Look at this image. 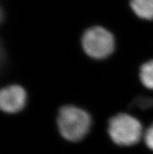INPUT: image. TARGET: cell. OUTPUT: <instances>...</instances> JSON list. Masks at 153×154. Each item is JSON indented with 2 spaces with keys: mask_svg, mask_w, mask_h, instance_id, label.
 <instances>
[{
  "mask_svg": "<svg viewBox=\"0 0 153 154\" xmlns=\"http://www.w3.org/2000/svg\"><path fill=\"white\" fill-rule=\"evenodd\" d=\"M144 137H145V143L148 148L153 150V124L146 130Z\"/></svg>",
  "mask_w": 153,
  "mask_h": 154,
  "instance_id": "cell-8",
  "label": "cell"
},
{
  "mask_svg": "<svg viewBox=\"0 0 153 154\" xmlns=\"http://www.w3.org/2000/svg\"><path fill=\"white\" fill-rule=\"evenodd\" d=\"M81 44L84 53L95 60L107 58L115 49V39L112 34L100 26L86 30L82 36Z\"/></svg>",
  "mask_w": 153,
  "mask_h": 154,
  "instance_id": "cell-3",
  "label": "cell"
},
{
  "mask_svg": "<svg viewBox=\"0 0 153 154\" xmlns=\"http://www.w3.org/2000/svg\"><path fill=\"white\" fill-rule=\"evenodd\" d=\"M139 78L145 88L153 90V60L145 63L140 67Z\"/></svg>",
  "mask_w": 153,
  "mask_h": 154,
  "instance_id": "cell-6",
  "label": "cell"
},
{
  "mask_svg": "<svg viewBox=\"0 0 153 154\" xmlns=\"http://www.w3.org/2000/svg\"><path fill=\"white\" fill-rule=\"evenodd\" d=\"M130 6L140 19L153 20V0H130Z\"/></svg>",
  "mask_w": 153,
  "mask_h": 154,
  "instance_id": "cell-5",
  "label": "cell"
},
{
  "mask_svg": "<svg viewBox=\"0 0 153 154\" xmlns=\"http://www.w3.org/2000/svg\"><path fill=\"white\" fill-rule=\"evenodd\" d=\"M56 121L61 136L72 143L82 140L89 132L91 126L89 113L81 108L72 105L60 108Z\"/></svg>",
  "mask_w": 153,
  "mask_h": 154,
  "instance_id": "cell-1",
  "label": "cell"
},
{
  "mask_svg": "<svg viewBox=\"0 0 153 154\" xmlns=\"http://www.w3.org/2000/svg\"><path fill=\"white\" fill-rule=\"evenodd\" d=\"M27 102V92L17 85L5 87L0 92V107L6 113H16L21 111Z\"/></svg>",
  "mask_w": 153,
  "mask_h": 154,
  "instance_id": "cell-4",
  "label": "cell"
},
{
  "mask_svg": "<svg viewBox=\"0 0 153 154\" xmlns=\"http://www.w3.org/2000/svg\"><path fill=\"white\" fill-rule=\"evenodd\" d=\"M132 106L137 107L142 110L149 109L153 108V98L138 97L132 103Z\"/></svg>",
  "mask_w": 153,
  "mask_h": 154,
  "instance_id": "cell-7",
  "label": "cell"
},
{
  "mask_svg": "<svg viewBox=\"0 0 153 154\" xmlns=\"http://www.w3.org/2000/svg\"><path fill=\"white\" fill-rule=\"evenodd\" d=\"M111 140L120 146H131L142 139L143 128L137 118L127 113H118L108 123Z\"/></svg>",
  "mask_w": 153,
  "mask_h": 154,
  "instance_id": "cell-2",
  "label": "cell"
}]
</instances>
